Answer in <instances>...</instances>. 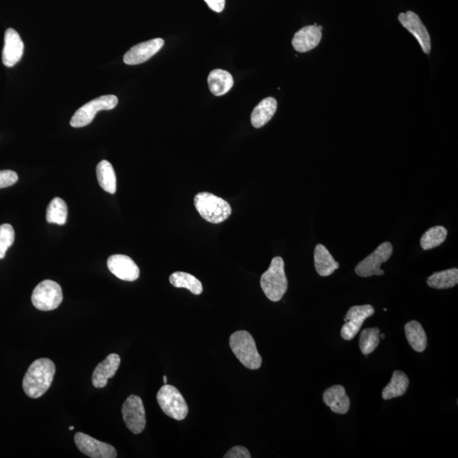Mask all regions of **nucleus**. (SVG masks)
I'll use <instances>...</instances> for the list:
<instances>
[{
  "label": "nucleus",
  "instance_id": "obj_30",
  "mask_svg": "<svg viewBox=\"0 0 458 458\" xmlns=\"http://www.w3.org/2000/svg\"><path fill=\"white\" fill-rule=\"evenodd\" d=\"M14 231L12 225L6 223L0 226V259L5 258L7 250L13 245Z\"/></svg>",
  "mask_w": 458,
  "mask_h": 458
},
{
  "label": "nucleus",
  "instance_id": "obj_33",
  "mask_svg": "<svg viewBox=\"0 0 458 458\" xmlns=\"http://www.w3.org/2000/svg\"><path fill=\"white\" fill-rule=\"evenodd\" d=\"M205 2L209 8L217 13L223 12L225 8V0H205Z\"/></svg>",
  "mask_w": 458,
  "mask_h": 458
},
{
  "label": "nucleus",
  "instance_id": "obj_34",
  "mask_svg": "<svg viewBox=\"0 0 458 458\" xmlns=\"http://www.w3.org/2000/svg\"><path fill=\"white\" fill-rule=\"evenodd\" d=\"M163 382H164V384H167V377L166 376H163Z\"/></svg>",
  "mask_w": 458,
  "mask_h": 458
},
{
  "label": "nucleus",
  "instance_id": "obj_1",
  "mask_svg": "<svg viewBox=\"0 0 458 458\" xmlns=\"http://www.w3.org/2000/svg\"><path fill=\"white\" fill-rule=\"evenodd\" d=\"M56 365L48 358L36 360L29 367L23 381V391L29 397L37 399L45 395L52 384Z\"/></svg>",
  "mask_w": 458,
  "mask_h": 458
},
{
  "label": "nucleus",
  "instance_id": "obj_16",
  "mask_svg": "<svg viewBox=\"0 0 458 458\" xmlns=\"http://www.w3.org/2000/svg\"><path fill=\"white\" fill-rule=\"evenodd\" d=\"M121 364L119 355L111 353L96 366L92 375L94 387L104 388L107 386L108 380L115 376Z\"/></svg>",
  "mask_w": 458,
  "mask_h": 458
},
{
  "label": "nucleus",
  "instance_id": "obj_8",
  "mask_svg": "<svg viewBox=\"0 0 458 458\" xmlns=\"http://www.w3.org/2000/svg\"><path fill=\"white\" fill-rule=\"evenodd\" d=\"M392 253H393V246L390 242L381 243L372 254L360 261L355 268L356 274L362 278L384 275V272L381 270V265L390 259Z\"/></svg>",
  "mask_w": 458,
  "mask_h": 458
},
{
  "label": "nucleus",
  "instance_id": "obj_29",
  "mask_svg": "<svg viewBox=\"0 0 458 458\" xmlns=\"http://www.w3.org/2000/svg\"><path fill=\"white\" fill-rule=\"evenodd\" d=\"M380 330L378 328H369L362 330L359 339V347L363 355H369L379 347Z\"/></svg>",
  "mask_w": 458,
  "mask_h": 458
},
{
  "label": "nucleus",
  "instance_id": "obj_17",
  "mask_svg": "<svg viewBox=\"0 0 458 458\" xmlns=\"http://www.w3.org/2000/svg\"><path fill=\"white\" fill-rule=\"evenodd\" d=\"M322 39V31L318 25H307L294 34L292 40L294 49L300 53L308 52L319 45Z\"/></svg>",
  "mask_w": 458,
  "mask_h": 458
},
{
  "label": "nucleus",
  "instance_id": "obj_25",
  "mask_svg": "<svg viewBox=\"0 0 458 458\" xmlns=\"http://www.w3.org/2000/svg\"><path fill=\"white\" fill-rule=\"evenodd\" d=\"M428 285L435 290L453 288L458 283V269L435 272L427 279Z\"/></svg>",
  "mask_w": 458,
  "mask_h": 458
},
{
  "label": "nucleus",
  "instance_id": "obj_14",
  "mask_svg": "<svg viewBox=\"0 0 458 458\" xmlns=\"http://www.w3.org/2000/svg\"><path fill=\"white\" fill-rule=\"evenodd\" d=\"M107 267L112 274L124 281L133 282L140 278L139 267L125 254H113L109 257Z\"/></svg>",
  "mask_w": 458,
  "mask_h": 458
},
{
  "label": "nucleus",
  "instance_id": "obj_3",
  "mask_svg": "<svg viewBox=\"0 0 458 458\" xmlns=\"http://www.w3.org/2000/svg\"><path fill=\"white\" fill-rule=\"evenodd\" d=\"M229 345L236 358L246 368L250 370L259 369L263 362L256 342L252 334L245 330H239L232 334Z\"/></svg>",
  "mask_w": 458,
  "mask_h": 458
},
{
  "label": "nucleus",
  "instance_id": "obj_32",
  "mask_svg": "<svg viewBox=\"0 0 458 458\" xmlns=\"http://www.w3.org/2000/svg\"><path fill=\"white\" fill-rule=\"evenodd\" d=\"M252 455L246 447L237 446L232 447L231 450L225 454L224 458H250Z\"/></svg>",
  "mask_w": 458,
  "mask_h": 458
},
{
  "label": "nucleus",
  "instance_id": "obj_4",
  "mask_svg": "<svg viewBox=\"0 0 458 458\" xmlns=\"http://www.w3.org/2000/svg\"><path fill=\"white\" fill-rule=\"evenodd\" d=\"M195 206L199 215L210 223H223L232 213L231 206L226 201L207 192L195 195Z\"/></svg>",
  "mask_w": 458,
  "mask_h": 458
},
{
  "label": "nucleus",
  "instance_id": "obj_13",
  "mask_svg": "<svg viewBox=\"0 0 458 458\" xmlns=\"http://www.w3.org/2000/svg\"><path fill=\"white\" fill-rule=\"evenodd\" d=\"M164 43L162 39H155L138 43L127 51L123 57V61L129 65L144 63L157 54L164 45Z\"/></svg>",
  "mask_w": 458,
  "mask_h": 458
},
{
  "label": "nucleus",
  "instance_id": "obj_18",
  "mask_svg": "<svg viewBox=\"0 0 458 458\" xmlns=\"http://www.w3.org/2000/svg\"><path fill=\"white\" fill-rule=\"evenodd\" d=\"M323 402L328 406L333 413L345 414L350 409V398L347 395L342 385H334L325 391L323 396Z\"/></svg>",
  "mask_w": 458,
  "mask_h": 458
},
{
  "label": "nucleus",
  "instance_id": "obj_5",
  "mask_svg": "<svg viewBox=\"0 0 458 458\" xmlns=\"http://www.w3.org/2000/svg\"><path fill=\"white\" fill-rule=\"evenodd\" d=\"M156 399L166 416L177 421L184 420L187 417V403L179 391L173 385L165 384L160 389Z\"/></svg>",
  "mask_w": 458,
  "mask_h": 458
},
{
  "label": "nucleus",
  "instance_id": "obj_20",
  "mask_svg": "<svg viewBox=\"0 0 458 458\" xmlns=\"http://www.w3.org/2000/svg\"><path fill=\"white\" fill-rule=\"evenodd\" d=\"M278 108V102L274 98L268 97L261 100L254 107L252 114V123L256 129H260L270 122Z\"/></svg>",
  "mask_w": 458,
  "mask_h": 458
},
{
  "label": "nucleus",
  "instance_id": "obj_2",
  "mask_svg": "<svg viewBox=\"0 0 458 458\" xmlns=\"http://www.w3.org/2000/svg\"><path fill=\"white\" fill-rule=\"evenodd\" d=\"M261 287L268 299L274 303H277L285 296L288 290V280L283 258L276 257L272 260L270 267L261 275Z\"/></svg>",
  "mask_w": 458,
  "mask_h": 458
},
{
  "label": "nucleus",
  "instance_id": "obj_27",
  "mask_svg": "<svg viewBox=\"0 0 458 458\" xmlns=\"http://www.w3.org/2000/svg\"><path fill=\"white\" fill-rule=\"evenodd\" d=\"M67 205L63 199L54 198L50 201L46 212V220L49 223L64 225L67 223Z\"/></svg>",
  "mask_w": 458,
  "mask_h": 458
},
{
  "label": "nucleus",
  "instance_id": "obj_9",
  "mask_svg": "<svg viewBox=\"0 0 458 458\" xmlns=\"http://www.w3.org/2000/svg\"><path fill=\"white\" fill-rule=\"evenodd\" d=\"M123 421L129 430L139 435L146 426V417L143 401L140 396L131 395L123 403L122 408Z\"/></svg>",
  "mask_w": 458,
  "mask_h": 458
},
{
  "label": "nucleus",
  "instance_id": "obj_28",
  "mask_svg": "<svg viewBox=\"0 0 458 458\" xmlns=\"http://www.w3.org/2000/svg\"><path fill=\"white\" fill-rule=\"evenodd\" d=\"M447 237V230L442 226H435L428 229L422 236L420 246L424 250H431L442 245Z\"/></svg>",
  "mask_w": 458,
  "mask_h": 458
},
{
  "label": "nucleus",
  "instance_id": "obj_7",
  "mask_svg": "<svg viewBox=\"0 0 458 458\" xmlns=\"http://www.w3.org/2000/svg\"><path fill=\"white\" fill-rule=\"evenodd\" d=\"M118 104V99L116 96H104L96 98L83 105L76 111L71 119L70 124L76 129L88 126L93 122L98 112L112 110Z\"/></svg>",
  "mask_w": 458,
  "mask_h": 458
},
{
  "label": "nucleus",
  "instance_id": "obj_15",
  "mask_svg": "<svg viewBox=\"0 0 458 458\" xmlns=\"http://www.w3.org/2000/svg\"><path fill=\"white\" fill-rule=\"evenodd\" d=\"M23 53L24 43L19 34L13 28L7 29L2 52L3 65L7 67H14L23 58Z\"/></svg>",
  "mask_w": 458,
  "mask_h": 458
},
{
  "label": "nucleus",
  "instance_id": "obj_35",
  "mask_svg": "<svg viewBox=\"0 0 458 458\" xmlns=\"http://www.w3.org/2000/svg\"><path fill=\"white\" fill-rule=\"evenodd\" d=\"M384 337H385L384 334H380V339L383 340V339H384Z\"/></svg>",
  "mask_w": 458,
  "mask_h": 458
},
{
  "label": "nucleus",
  "instance_id": "obj_31",
  "mask_svg": "<svg viewBox=\"0 0 458 458\" xmlns=\"http://www.w3.org/2000/svg\"><path fill=\"white\" fill-rule=\"evenodd\" d=\"M17 181L18 175L14 171H0V188L12 186Z\"/></svg>",
  "mask_w": 458,
  "mask_h": 458
},
{
  "label": "nucleus",
  "instance_id": "obj_19",
  "mask_svg": "<svg viewBox=\"0 0 458 458\" xmlns=\"http://www.w3.org/2000/svg\"><path fill=\"white\" fill-rule=\"evenodd\" d=\"M314 263L316 271L321 277H328L340 268V264L334 259L329 250L321 243L316 246Z\"/></svg>",
  "mask_w": 458,
  "mask_h": 458
},
{
  "label": "nucleus",
  "instance_id": "obj_6",
  "mask_svg": "<svg viewBox=\"0 0 458 458\" xmlns=\"http://www.w3.org/2000/svg\"><path fill=\"white\" fill-rule=\"evenodd\" d=\"M63 301V290L59 283L52 280L39 283L32 294V305L39 311H53L59 307Z\"/></svg>",
  "mask_w": 458,
  "mask_h": 458
},
{
  "label": "nucleus",
  "instance_id": "obj_11",
  "mask_svg": "<svg viewBox=\"0 0 458 458\" xmlns=\"http://www.w3.org/2000/svg\"><path fill=\"white\" fill-rule=\"evenodd\" d=\"M74 441L80 452L89 457L115 458L118 457V452L113 446L98 441L83 433H76Z\"/></svg>",
  "mask_w": 458,
  "mask_h": 458
},
{
  "label": "nucleus",
  "instance_id": "obj_12",
  "mask_svg": "<svg viewBox=\"0 0 458 458\" xmlns=\"http://www.w3.org/2000/svg\"><path fill=\"white\" fill-rule=\"evenodd\" d=\"M400 23L407 31L414 36L419 41L422 50L425 54H430L431 50L430 36L428 34L427 28L422 23L420 18L416 13L408 12L399 14Z\"/></svg>",
  "mask_w": 458,
  "mask_h": 458
},
{
  "label": "nucleus",
  "instance_id": "obj_21",
  "mask_svg": "<svg viewBox=\"0 0 458 458\" xmlns=\"http://www.w3.org/2000/svg\"><path fill=\"white\" fill-rule=\"evenodd\" d=\"M209 89L214 96H221L229 92L234 86V78L228 72L217 69L208 76Z\"/></svg>",
  "mask_w": 458,
  "mask_h": 458
},
{
  "label": "nucleus",
  "instance_id": "obj_26",
  "mask_svg": "<svg viewBox=\"0 0 458 458\" xmlns=\"http://www.w3.org/2000/svg\"><path fill=\"white\" fill-rule=\"evenodd\" d=\"M170 283L176 288H184L190 290L192 294L195 296L203 292L202 283L195 276H193L187 272H174L169 278Z\"/></svg>",
  "mask_w": 458,
  "mask_h": 458
},
{
  "label": "nucleus",
  "instance_id": "obj_36",
  "mask_svg": "<svg viewBox=\"0 0 458 458\" xmlns=\"http://www.w3.org/2000/svg\"><path fill=\"white\" fill-rule=\"evenodd\" d=\"M69 430H74V426H71L70 428H69Z\"/></svg>",
  "mask_w": 458,
  "mask_h": 458
},
{
  "label": "nucleus",
  "instance_id": "obj_22",
  "mask_svg": "<svg viewBox=\"0 0 458 458\" xmlns=\"http://www.w3.org/2000/svg\"><path fill=\"white\" fill-rule=\"evenodd\" d=\"M409 386V379L402 371H395L390 383L382 392V397L385 401L404 395Z\"/></svg>",
  "mask_w": 458,
  "mask_h": 458
},
{
  "label": "nucleus",
  "instance_id": "obj_10",
  "mask_svg": "<svg viewBox=\"0 0 458 458\" xmlns=\"http://www.w3.org/2000/svg\"><path fill=\"white\" fill-rule=\"evenodd\" d=\"M374 308L371 305H354L349 309L345 318V325L340 330L341 337L345 340H353L361 329L367 318L374 314Z\"/></svg>",
  "mask_w": 458,
  "mask_h": 458
},
{
  "label": "nucleus",
  "instance_id": "obj_23",
  "mask_svg": "<svg viewBox=\"0 0 458 458\" xmlns=\"http://www.w3.org/2000/svg\"><path fill=\"white\" fill-rule=\"evenodd\" d=\"M405 334L411 347L417 352H423L427 347V336L423 326L417 321H411L405 325Z\"/></svg>",
  "mask_w": 458,
  "mask_h": 458
},
{
  "label": "nucleus",
  "instance_id": "obj_24",
  "mask_svg": "<svg viewBox=\"0 0 458 458\" xmlns=\"http://www.w3.org/2000/svg\"><path fill=\"white\" fill-rule=\"evenodd\" d=\"M97 179L100 187L109 194L114 195L116 191V176L113 166L108 161H102L96 168Z\"/></svg>",
  "mask_w": 458,
  "mask_h": 458
}]
</instances>
